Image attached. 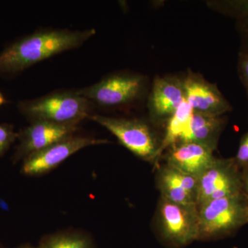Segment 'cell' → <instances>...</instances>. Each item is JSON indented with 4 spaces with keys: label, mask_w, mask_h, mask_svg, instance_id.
Segmentation results:
<instances>
[{
    "label": "cell",
    "mask_w": 248,
    "mask_h": 248,
    "mask_svg": "<svg viewBox=\"0 0 248 248\" xmlns=\"http://www.w3.org/2000/svg\"><path fill=\"white\" fill-rule=\"evenodd\" d=\"M146 81L141 75L117 73L78 90V92L93 104L101 107H120L138 100L143 93Z\"/></svg>",
    "instance_id": "6"
},
{
    "label": "cell",
    "mask_w": 248,
    "mask_h": 248,
    "mask_svg": "<svg viewBox=\"0 0 248 248\" xmlns=\"http://www.w3.org/2000/svg\"><path fill=\"white\" fill-rule=\"evenodd\" d=\"M18 133L10 124H0V156L9 149L11 145L17 140Z\"/></svg>",
    "instance_id": "17"
},
{
    "label": "cell",
    "mask_w": 248,
    "mask_h": 248,
    "mask_svg": "<svg viewBox=\"0 0 248 248\" xmlns=\"http://www.w3.org/2000/svg\"><path fill=\"white\" fill-rule=\"evenodd\" d=\"M234 159L241 169L248 166V132L241 140L237 154Z\"/></svg>",
    "instance_id": "18"
},
{
    "label": "cell",
    "mask_w": 248,
    "mask_h": 248,
    "mask_svg": "<svg viewBox=\"0 0 248 248\" xmlns=\"http://www.w3.org/2000/svg\"><path fill=\"white\" fill-rule=\"evenodd\" d=\"M240 169L234 158H217L198 179L197 208L212 200L243 193Z\"/></svg>",
    "instance_id": "7"
},
{
    "label": "cell",
    "mask_w": 248,
    "mask_h": 248,
    "mask_svg": "<svg viewBox=\"0 0 248 248\" xmlns=\"http://www.w3.org/2000/svg\"><path fill=\"white\" fill-rule=\"evenodd\" d=\"M246 199H247L248 208V197H246Z\"/></svg>",
    "instance_id": "23"
},
{
    "label": "cell",
    "mask_w": 248,
    "mask_h": 248,
    "mask_svg": "<svg viewBox=\"0 0 248 248\" xmlns=\"http://www.w3.org/2000/svg\"><path fill=\"white\" fill-rule=\"evenodd\" d=\"M192 108L184 99L172 117L168 120L164 138L161 142V155L176 144L187 130L192 115Z\"/></svg>",
    "instance_id": "15"
},
{
    "label": "cell",
    "mask_w": 248,
    "mask_h": 248,
    "mask_svg": "<svg viewBox=\"0 0 248 248\" xmlns=\"http://www.w3.org/2000/svg\"><path fill=\"white\" fill-rule=\"evenodd\" d=\"M185 99L183 79L174 76L156 77L148 98L152 121L167 122Z\"/></svg>",
    "instance_id": "11"
},
{
    "label": "cell",
    "mask_w": 248,
    "mask_h": 248,
    "mask_svg": "<svg viewBox=\"0 0 248 248\" xmlns=\"http://www.w3.org/2000/svg\"><path fill=\"white\" fill-rule=\"evenodd\" d=\"M241 182H242L243 193L246 197H248V166L242 169Z\"/></svg>",
    "instance_id": "20"
},
{
    "label": "cell",
    "mask_w": 248,
    "mask_h": 248,
    "mask_svg": "<svg viewBox=\"0 0 248 248\" xmlns=\"http://www.w3.org/2000/svg\"><path fill=\"white\" fill-rule=\"evenodd\" d=\"M78 129V125H66L46 121L31 122L30 125L18 133L19 143L13 160L14 162L24 160L29 155L75 135Z\"/></svg>",
    "instance_id": "9"
},
{
    "label": "cell",
    "mask_w": 248,
    "mask_h": 248,
    "mask_svg": "<svg viewBox=\"0 0 248 248\" xmlns=\"http://www.w3.org/2000/svg\"><path fill=\"white\" fill-rule=\"evenodd\" d=\"M185 100L194 112L203 115L222 116L232 107L216 85L203 76L191 71L183 79Z\"/></svg>",
    "instance_id": "10"
},
{
    "label": "cell",
    "mask_w": 248,
    "mask_h": 248,
    "mask_svg": "<svg viewBox=\"0 0 248 248\" xmlns=\"http://www.w3.org/2000/svg\"><path fill=\"white\" fill-rule=\"evenodd\" d=\"M16 248H38V247H33V246H30V245H24V246H19V247Z\"/></svg>",
    "instance_id": "22"
},
{
    "label": "cell",
    "mask_w": 248,
    "mask_h": 248,
    "mask_svg": "<svg viewBox=\"0 0 248 248\" xmlns=\"http://www.w3.org/2000/svg\"><path fill=\"white\" fill-rule=\"evenodd\" d=\"M198 210L200 241L225 237L248 223L247 199L244 193L210 201Z\"/></svg>",
    "instance_id": "3"
},
{
    "label": "cell",
    "mask_w": 248,
    "mask_h": 248,
    "mask_svg": "<svg viewBox=\"0 0 248 248\" xmlns=\"http://www.w3.org/2000/svg\"><path fill=\"white\" fill-rule=\"evenodd\" d=\"M216 159L213 150L208 147L193 142H181L168 149L166 164L199 179Z\"/></svg>",
    "instance_id": "12"
},
{
    "label": "cell",
    "mask_w": 248,
    "mask_h": 248,
    "mask_svg": "<svg viewBox=\"0 0 248 248\" xmlns=\"http://www.w3.org/2000/svg\"><path fill=\"white\" fill-rule=\"evenodd\" d=\"M89 119L115 135L122 146L139 158L156 165L161 155V141L146 122L139 119L117 118L92 115Z\"/></svg>",
    "instance_id": "4"
},
{
    "label": "cell",
    "mask_w": 248,
    "mask_h": 248,
    "mask_svg": "<svg viewBox=\"0 0 248 248\" xmlns=\"http://www.w3.org/2000/svg\"><path fill=\"white\" fill-rule=\"evenodd\" d=\"M225 123L222 116L203 115L193 112L187 130L178 143L193 142L208 147L215 151Z\"/></svg>",
    "instance_id": "14"
},
{
    "label": "cell",
    "mask_w": 248,
    "mask_h": 248,
    "mask_svg": "<svg viewBox=\"0 0 248 248\" xmlns=\"http://www.w3.org/2000/svg\"><path fill=\"white\" fill-rule=\"evenodd\" d=\"M95 33L94 29H45L24 36L0 52V76H16L39 62L78 48Z\"/></svg>",
    "instance_id": "1"
},
{
    "label": "cell",
    "mask_w": 248,
    "mask_h": 248,
    "mask_svg": "<svg viewBox=\"0 0 248 248\" xmlns=\"http://www.w3.org/2000/svg\"><path fill=\"white\" fill-rule=\"evenodd\" d=\"M156 184L161 197L173 203L197 205L198 178L189 175L167 164L159 166Z\"/></svg>",
    "instance_id": "13"
},
{
    "label": "cell",
    "mask_w": 248,
    "mask_h": 248,
    "mask_svg": "<svg viewBox=\"0 0 248 248\" xmlns=\"http://www.w3.org/2000/svg\"><path fill=\"white\" fill-rule=\"evenodd\" d=\"M38 248H94L92 240L78 232H63L46 236Z\"/></svg>",
    "instance_id": "16"
},
{
    "label": "cell",
    "mask_w": 248,
    "mask_h": 248,
    "mask_svg": "<svg viewBox=\"0 0 248 248\" xmlns=\"http://www.w3.org/2000/svg\"><path fill=\"white\" fill-rule=\"evenodd\" d=\"M93 107L78 91H55L17 104L19 112L31 122L46 121L66 125H79L89 118Z\"/></svg>",
    "instance_id": "2"
},
{
    "label": "cell",
    "mask_w": 248,
    "mask_h": 248,
    "mask_svg": "<svg viewBox=\"0 0 248 248\" xmlns=\"http://www.w3.org/2000/svg\"><path fill=\"white\" fill-rule=\"evenodd\" d=\"M6 102V99H5L4 96L3 95L2 93L0 92V107L3 104H4Z\"/></svg>",
    "instance_id": "21"
},
{
    "label": "cell",
    "mask_w": 248,
    "mask_h": 248,
    "mask_svg": "<svg viewBox=\"0 0 248 248\" xmlns=\"http://www.w3.org/2000/svg\"><path fill=\"white\" fill-rule=\"evenodd\" d=\"M161 239L173 248H182L199 239L200 224L197 205L173 203L161 197L156 215Z\"/></svg>",
    "instance_id": "5"
},
{
    "label": "cell",
    "mask_w": 248,
    "mask_h": 248,
    "mask_svg": "<svg viewBox=\"0 0 248 248\" xmlns=\"http://www.w3.org/2000/svg\"><path fill=\"white\" fill-rule=\"evenodd\" d=\"M108 140L71 135L23 160L22 172L27 176H39L55 169L77 152L94 145L106 144Z\"/></svg>",
    "instance_id": "8"
},
{
    "label": "cell",
    "mask_w": 248,
    "mask_h": 248,
    "mask_svg": "<svg viewBox=\"0 0 248 248\" xmlns=\"http://www.w3.org/2000/svg\"><path fill=\"white\" fill-rule=\"evenodd\" d=\"M239 74L248 93V55H242L239 59Z\"/></svg>",
    "instance_id": "19"
}]
</instances>
